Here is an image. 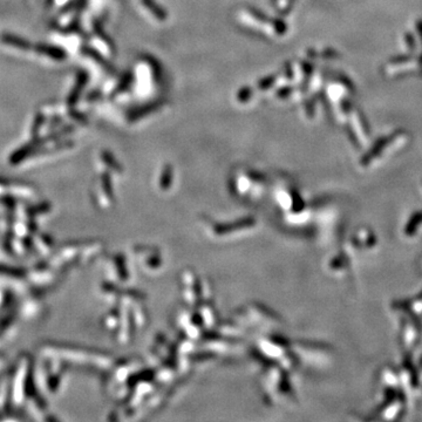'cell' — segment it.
Returning <instances> with one entry per match:
<instances>
[{"instance_id": "5b68a950", "label": "cell", "mask_w": 422, "mask_h": 422, "mask_svg": "<svg viewBox=\"0 0 422 422\" xmlns=\"http://www.w3.org/2000/svg\"><path fill=\"white\" fill-rule=\"evenodd\" d=\"M347 135H348V138H350V140H351V142L352 143H353L355 147H360V143H359L358 142V138H357V135L354 134V132H353V129H352L350 126H347Z\"/></svg>"}, {"instance_id": "52a82bcc", "label": "cell", "mask_w": 422, "mask_h": 422, "mask_svg": "<svg viewBox=\"0 0 422 422\" xmlns=\"http://www.w3.org/2000/svg\"><path fill=\"white\" fill-rule=\"evenodd\" d=\"M417 28H418V33H419V35H420V39H421V42H422V19L419 20V21H418ZM419 62H420V64H422V53H421L420 58H419Z\"/></svg>"}, {"instance_id": "3957f363", "label": "cell", "mask_w": 422, "mask_h": 422, "mask_svg": "<svg viewBox=\"0 0 422 422\" xmlns=\"http://www.w3.org/2000/svg\"><path fill=\"white\" fill-rule=\"evenodd\" d=\"M359 120H360V125L363 127V131L366 135H370V126L367 124V120L365 119V115L363 112H359Z\"/></svg>"}, {"instance_id": "6da1fadb", "label": "cell", "mask_w": 422, "mask_h": 422, "mask_svg": "<svg viewBox=\"0 0 422 422\" xmlns=\"http://www.w3.org/2000/svg\"><path fill=\"white\" fill-rule=\"evenodd\" d=\"M399 134H400V133L397 132V133H394V134H392L390 136H385V138H381L380 140H378V142L370 149V151L363 156V158H361V163H363V164L370 163L372 159L381 154L383 149L386 148L387 145L390 144L391 142L393 141V140L397 138Z\"/></svg>"}, {"instance_id": "8992f818", "label": "cell", "mask_w": 422, "mask_h": 422, "mask_svg": "<svg viewBox=\"0 0 422 422\" xmlns=\"http://www.w3.org/2000/svg\"><path fill=\"white\" fill-rule=\"evenodd\" d=\"M341 108H343L345 114H350V112L352 109V104H351L350 100H348V99L343 100V102H341Z\"/></svg>"}, {"instance_id": "7a4b0ae2", "label": "cell", "mask_w": 422, "mask_h": 422, "mask_svg": "<svg viewBox=\"0 0 422 422\" xmlns=\"http://www.w3.org/2000/svg\"><path fill=\"white\" fill-rule=\"evenodd\" d=\"M405 40H406V44L408 46V48H410V51L414 52L415 49H417V42H415L414 35L408 32L406 33V35H405Z\"/></svg>"}, {"instance_id": "277c9868", "label": "cell", "mask_w": 422, "mask_h": 422, "mask_svg": "<svg viewBox=\"0 0 422 422\" xmlns=\"http://www.w3.org/2000/svg\"><path fill=\"white\" fill-rule=\"evenodd\" d=\"M410 60H412L411 55H398V56H394V58H392L390 61L392 62V64H403V62H407L410 61Z\"/></svg>"}]
</instances>
